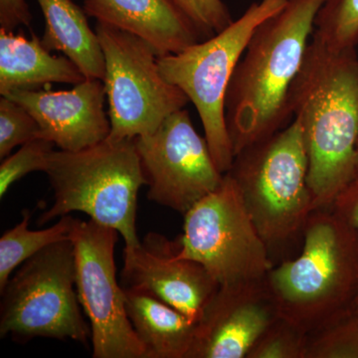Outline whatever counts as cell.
<instances>
[{
    "label": "cell",
    "mask_w": 358,
    "mask_h": 358,
    "mask_svg": "<svg viewBox=\"0 0 358 358\" xmlns=\"http://www.w3.org/2000/svg\"><path fill=\"white\" fill-rule=\"evenodd\" d=\"M292 119L300 121L308 157L313 210L333 206L355 178L358 145V57L334 51L312 36L289 95Z\"/></svg>",
    "instance_id": "obj_1"
},
{
    "label": "cell",
    "mask_w": 358,
    "mask_h": 358,
    "mask_svg": "<svg viewBox=\"0 0 358 358\" xmlns=\"http://www.w3.org/2000/svg\"><path fill=\"white\" fill-rule=\"evenodd\" d=\"M324 2L287 0L252 34L226 93V124L234 157L292 121L289 90Z\"/></svg>",
    "instance_id": "obj_2"
},
{
    "label": "cell",
    "mask_w": 358,
    "mask_h": 358,
    "mask_svg": "<svg viewBox=\"0 0 358 358\" xmlns=\"http://www.w3.org/2000/svg\"><path fill=\"white\" fill-rule=\"evenodd\" d=\"M266 280L280 315L312 333L358 303V230L333 207L315 209L301 253Z\"/></svg>",
    "instance_id": "obj_3"
},
{
    "label": "cell",
    "mask_w": 358,
    "mask_h": 358,
    "mask_svg": "<svg viewBox=\"0 0 358 358\" xmlns=\"http://www.w3.org/2000/svg\"><path fill=\"white\" fill-rule=\"evenodd\" d=\"M228 173L252 220L275 257L288 255L313 211L308 182V157L300 121L235 155Z\"/></svg>",
    "instance_id": "obj_4"
},
{
    "label": "cell",
    "mask_w": 358,
    "mask_h": 358,
    "mask_svg": "<svg viewBox=\"0 0 358 358\" xmlns=\"http://www.w3.org/2000/svg\"><path fill=\"white\" fill-rule=\"evenodd\" d=\"M45 173L54 203L40 216V225L71 212H83L92 220L117 230L124 247L141 244L136 208L145 180L134 138H107L77 152L54 150Z\"/></svg>",
    "instance_id": "obj_5"
},
{
    "label": "cell",
    "mask_w": 358,
    "mask_h": 358,
    "mask_svg": "<svg viewBox=\"0 0 358 358\" xmlns=\"http://www.w3.org/2000/svg\"><path fill=\"white\" fill-rule=\"evenodd\" d=\"M286 2H254L241 17L210 38L157 57L164 79L180 89L196 108L212 157L222 173L230 171L234 160L225 117L226 93L233 73L256 28Z\"/></svg>",
    "instance_id": "obj_6"
},
{
    "label": "cell",
    "mask_w": 358,
    "mask_h": 358,
    "mask_svg": "<svg viewBox=\"0 0 358 358\" xmlns=\"http://www.w3.org/2000/svg\"><path fill=\"white\" fill-rule=\"evenodd\" d=\"M0 336L71 339L91 336L80 310L76 260L70 238L28 259L0 291Z\"/></svg>",
    "instance_id": "obj_7"
},
{
    "label": "cell",
    "mask_w": 358,
    "mask_h": 358,
    "mask_svg": "<svg viewBox=\"0 0 358 358\" xmlns=\"http://www.w3.org/2000/svg\"><path fill=\"white\" fill-rule=\"evenodd\" d=\"M176 256L203 266L220 286L265 279L275 266L228 173L185 214Z\"/></svg>",
    "instance_id": "obj_8"
},
{
    "label": "cell",
    "mask_w": 358,
    "mask_h": 358,
    "mask_svg": "<svg viewBox=\"0 0 358 358\" xmlns=\"http://www.w3.org/2000/svg\"><path fill=\"white\" fill-rule=\"evenodd\" d=\"M105 56L103 79L113 141L152 134L169 115L189 103L178 87L160 74L154 47L133 33L96 22Z\"/></svg>",
    "instance_id": "obj_9"
},
{
    "label": "cell",
    "mask_w": 358,
    "mask_h": 358,
    "mask_svg": "<svg viewBox=\"0 0 358 358\" xmlns=\"http://www.w3.org/2000/svg\"><path fill=\"white\" fill-rule=\"evenodd\" d=\"M119 232L90 219H74L70 239L76 260V289L90 320L94 358H147L117 281L115 247Z\"/></svg>",
    "instance_id": "obj_10"
},
{
    "label": "cell",
    "mask_w": 358,
    "mask_h": 358,
    "mask_svg": "<svg viewBox=\"0 0 358 358\" xmlns=\"http://www.w3.org/2000/svg\"><path fill=\"white\" fill-rule=\"evenodd\" d=\"M134 141L150 201L185 215L222 183L225 173L219 171L206 138L197 133L185 109Z\"/></svg>",
    "instance_id": "obj_11"
},
{
    "label": "cell",
    "mask_w": 358,
    "mask_h": 358,
    "mask_svg": "<svg viewBox=\"0 0 358 358\" xmlns=\"http://www.w3.org/2000/svg\"><path fill=\"white\" fill-rule=\"evenodd\" d=\"M266 278L219 287L196 322L187 358L248 357L257 341L280 315Z\"/></svg>",
    "instance_id": "obj_12"
},
{
    "label": "cell",
    "mask_w": 358,
    "mask_h": 358,
    "mask_svg": "<svg viewBox=\"0 0 358 358\" xmlns=\"http://www.w3.org/2000/svg\"><path fill=\"white\" fill-rule=\"evenodd\" d=\"M176 252V243L155 233L124 247L122 287L148 292L197 322L220 285L203 266Z\"/></svg>",
    "instance_id": "obj_13"
},
{
    "label": "cell",
    "mask_w": 358,
    "mask_h": 358,
    "mask_svg": "<svg viewBox=\"0 0 358 358\" xmlns=\"http://www.w3.org/2000/svg\"><path fill=\"white\" fill-rule=\"evenodd\" d=\"M3 96L22 105L38 122L41 138L60 150L77 152L110 136L102 80L85 79L70 91L14 90Z\"/></svg>",
    "instance_id": "obj_14"
},
{
    "label": "cell",
    "mask_w": 358,
    "mask_h": 358,
    "mask_svg": "<svg viewBox=\"0 0 358 358\" xmlns=\"http://www.w3.org/2000/svg\"><path fill=\"white\" fill-rule=\"evenodd\" d=\"M84 10L98 22L140 36L159 56L178 53L202 40L173 0H84Z\"/></svg>",
    "instance_id": "obj_15"
},
{
    "label": "cell",
    "mask_w": 358,
    "mask_h": 358,
    "mask_svg": "<svg viewBox=\"0 0 358 358\" xmlns=\"http://www.w3.org/2000/svg\"><path fill=\"white\" fill-rule=\"evenodd\" d=\"M86 79L66 56L52 55L35 34L31 39L0 29V94L37 90L53 83L77 85Z\"/></svg>",
    "instance_id": "obj_16"
},
{
    "label": "cell",
    "mask_w": 358,
    "mask_h": 358,
    "mask_svg": "<svg viewBox=\"0 0 358 358\" xmlns=\"http://www.w3.org/2000/svg\"><path fill=\"white\" fill-rule=\"evenodd\" d=\"M122 289L129 322L147 358H187L196 322L148 292Z\"/></svg>",
    "instance_id": "obj_17"
},
{
    "label": "cell",
    "mask_w": 358,
    "mask_h": 358,
    "mask_svg": "<svg viewBox=\"0 0 358 358\" xmlns=\"http://www.w3.org/2000/svg\"><path fill=\"white\" fill-rule=\"evenodd\" d=\"M43 13L41 42L49 51L62 52L86 79H105V56L98 35L90 27L87 13L72 0H37Z\"/></svg>",
    "instance_id": "obj_18"
},
{
    "label": "cell",
    "mask_w": 358,
    "mask_h": 358,
    "mask_svg": "<svg viewBox=\"0 0 358 358\" xmlns=\"http://www.w3.org/2000/svg\"><path fill=\"white\" fill-rule=\"evenodd\" d=\"M30 219L29 210L23 211L22 220L0 238V291L18 266L46 247L70 238L75 218L62 216L52 227L41 230H30Z\"/></svg>",
    "instance_id": "obj_19"
},
{
    "label": "cell",
    "mask_w": 358,
    "mask_h": 358,
    "mask_svg": "<svg viewBox=\"0 0 358 358\" xmlns=\"http://www.w3.org/2000/svg\"><path fill=\"white\" fill-rule=\"evenodd\" d=\"M313 36L334 51L358 45V0H324L315 20Z\"/></svg>",
    "instance_id": "obj_20"
},
{
    "label": "cell",
    "mask_w": 358,
    "mask_h": 358,
    "mask_svg": "<svg viewBox=\"0 0 358 358\" xmlns=\"http://www.w3.org/2000/svg\"><path fill=\"white\" fill-rule=\"evenodd\" d=\"M305 358H358V303L308 334Z\"/></svg>",
    "instance_id": "obj_21"
},
{
    "label": "cell",
    "mask_w": 358,
    "mask_h": 358,
    "mask_svg": "<svg viewBox=\"0 0 358 358\" xmlns=\"http://www.w3.org/2000/svg\"><path fill=\"white\" fill-rule=\"evenodd\" d=\"M308 333L279 315L257 341L247 358H305Z\"/></svg>",
    "instance_id": "obj_22"
},
{
    "label": "cell",
    "mask_w": 358,
    "mask_h": 358,
    "mask_svg": "<svg viewBox=\"0 0 358 358\" xmlns=\"http://www.w3.org/2000/svg\"><path fill=\"white\" fill-rule=\"evenodd\" d=\"M41 138L38 122L22 105L6 96L0 99V159L18 145Z\"/></svg>",
    "instance_id": "obj_23"
},
{
    "label": "cell",
    "mask_w": 358,
    "mask_h": 358,
    "mask_svg": "<svg viewBox=\"0 0 358 358\" xmlns=\"http://www.w3.org/2000/svg\"><path fill=\"white\" fill-rule=\"evenodd\" d=\"M52 141L36 138L21 145L15 154L2 159L0 166V199L6 196L11 185L27 174L46 171L49 157L55 148Z\"/></svg>",
    "instance_id": "obj_24"
},
{
    "label": "cell",
    "mask_w": 358,
    "mask_h": 358,
    "mask_svg": "<svg viewBox=\"0 0 358 358\" xmlns=\"http://www.w3.org/2000/svg\"><path fill=\"white\" fill-rule=\"evenodd\" d=\"M199 31L202 40L210 38L233 22L222 0H173Z\"/></svg>",
    "instance_id": "obj_25"
},
{
    "label": "cell",
    "mask_w": 358,
    "mask_h": 358,
    "mask_svg": "<svg viewBox=\"0 0 358 358\" xmlns=\"http://www.w3.org/2000/svg\"><path fill=\"white\" fill-rule=\"evenodd\" d=\"M31 21L26 0H0V29L13 32L17 26H30Z\"/></svg>",
    "instance_id": "obj_26"
},
{
    "label": "cell",
    "mask_w": 358,
    "mask_h": 358,
    "mask_svg": "<svg viewBox=\"0 0 358 358\" xmlns=\"http://www.w3.org/2000/svg\"><path fill=\"white\" fill-rule=\"evenodd\" d=\"M331 207L358 230V178L339 193Z\"/></svg>",
    "instance_id": "obj_27"
},
{
    "label": "cell",
    "mask_w": 358,
    "mask_h": 358,
    "mask_svg": "<svg viewBox=\"0 0 358 358\" xmlns=\"http://www.w3.org/2000/svg\"><path fill=\"white\" fill-rule=\"evenodd\" d=\"M358 178V145L357 150V164H355V178Z\"/></svg>",
    "instance_id": "obj_28"
}]
</instances>
